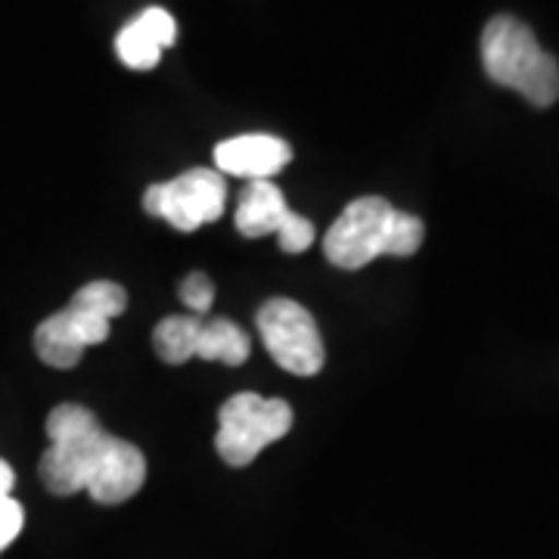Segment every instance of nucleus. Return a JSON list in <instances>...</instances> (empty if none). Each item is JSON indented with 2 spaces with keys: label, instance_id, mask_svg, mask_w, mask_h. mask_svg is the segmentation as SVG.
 <instances>
[{
  "label": "nucleus",
  "instance_id": "9b49d317",
  "mask_svg": "<svg viewBox=\"0 0 559 559\" xmlns=\"http://www.w3.org/2000/svg\"><path fill=\"white\" fill-rule=\"evenodd\" d=\"M178 38V22L162 7H146L138 20L128 22L116 38V53L128 69H156L162 60V50L171 47Z\"/></svg>",
  "mask_w": 559,
  "mask_h": 559
},
{
  "label": "nucleus",
  "instance_id": "1a4fd4ad",
  "mask_svg": "<svg viewBox=\"0 0 559 559\" xmlns=\"http://www.w3.org/2000/svg\"><path fill=\"white\" fill-rule=\"evenodd\" d=\"M237 230L249 240L277 237L280 249L289 255L305 252L314 242V224L289 212L286 197L274 180H249L237 202Z\"/></svg>",
  "mask_w": 559,
  "mask_h": 559
},
{
  "label": "nucleus",
  "instance_id": "0eeeda50",
  "mask_svg": "<svg viewBox=\"0 0 559 559\" xmlns=\"http://www.w3.org/2000/svg\"><path fill=\"white\" fill-rule=\"evenodd\" d=\"M227 180L215 168H190L178 178L150 183L143 193V209L153 218L168 221L180 234H193L202 224L224 215Z\"/></svg>",
  "mask_w": 559,
  "mask_h": 559
},
{
  "label": "nucleus",
  "instance_id": "f257e3e1",
  "mask_svg": "<svg viewBox=\"0 0 559 559\" xmlns=\"http://www.w3.org/2000/svg\"><path fill=\"white\" fill-rule=\"evenodd\" d=\"M50 448L40 457V481L50 495L69 498L87 491L103 507L138 495L146 481V457L138 444L109 436L94 411L60 404L47 417Z\"/></svg>",
  "mask_w": 559,
  "mask_h": 559
},
{
  "label": "nucleus",
  "instance_id": "f03ea898",
  "mask_svg": "<svg viewBox=\"0 0 559 559\" xmlns=\"http://www.w3.org/2000/svg\"><path fill=\"white\" fill-rule=\"evenodd\" d=\"M426 224L401 212L382 197H360L342 209V215L323 237V255L342 271H360L382 255L411 259L423 246Z\"/></svg>",
  "mask_w": 559,
  "mask_h": 559
},
{
  "label": "nucleus",
  "instance_id": "7ed1b4c3",
  "mask_svg": "<svg viewBox=\"0 0 559 559\" xmlns=\"http://www.w3.org/2000/svg\"><path fill=\"white\" fill-rule=\"evenodd\" d=\"M128 308V293L112 280H94L81 286L72 301L40 320L35 330V352L47 367L72 370L91 345H100L112 333V320Z\"/></svg>",
  "mask_w": 559,
  "mask_h": 559
},
{
  "label": "nucleus",
  "instance_id": "20e7f679",
  "mask_svg": "<svg viewBox=\"0 0 559 559\" xmlns=\"http://www.w3.org/2000/svg\"><path fill=\"white\" fill-rule=\"evenodd\" d=\"M481 66L495 84L516 91L538 109L559 100V62L516 16H495L485 25Z\"/></svg>",
  "mask_w": 559,
  "mask_h": 559
},
{
  "label": "nucleus",
  "instance_id": "9d476101",
  "mask_svg": "<svg viewBox=\"0 0 559 559\" xmlns=\"http://www.w3.org/2000/svg\"><path fill=\"white\" fill-rule=\"evenodd\" d=\"M293 159V146L274 134H240L215 146V171L234 178L271 180Z\"/></svg>",
  "mask_w": 559,
  "mask_h": 559
},
{
  "label": "nucleus",
  "instance_id": "6e6552de",
  "mask_svg": "<svg viewBox=\"0 0 559 559\" xmlns=\"http://www.w3.org/2000/svg\"><path fill=\"white\" fill-rule=\"evenodd\" d=\"M259 336L267 355L277 360L293 377H314L320 373L326 352L320 340L318 320L311 311L293 299H267L259 308Z\"/></svg>",
  "mask_w": 559,
  "mask_h": 559
},
{
  "label": "nucleus",
  "instance_id": "ddd939ff",
  "mask_svg": "<svg viewBox=\"0 0 559 559\" xmlns=\"http://www.w3.org/2000/svg\"><path fill=\"white\" fill-rule=\"evenodd\" d=\"M22 522H25V513H22L20 500L0 498V554L16 540V535L22 532Z\"/></svg>",
  "mask_w": 559,
  "mask_h": 559
},
{
  "label": "nucleus",
  "instance_id": "39448f33",
  "mask_svg": "<svg viewBox=\"0 0 559 559\" xmlns=\"http://www.w3.org/2000/svg\"><path fill=\"white\" fill-rule=\"evenodd\" d=\"M293 429V407L283 399H261L255 392H240L224 401L218 414V448L227 466H249L261 451Z\"/></svg>",
  "mask_w": 559,
  "mask_h": 559
},
{
  "label": "nucleus",
  "instance_id": "4468645a",
  "mask_svg": "<svg viewBox=\"0 0 559 559\" xmlns=\"http://www.w3.org/2000/svg\"><path fill=\"white\" fill-rule=\"evenodd\" d=\"M13 466L7 463V460H0V498H10V491H13Z\"/></svg>",
  "mask_w": 559,
  "mask_h": 559
},
{
  "label": "nucleus",
  "instance_id": "423d86ee",
  "mask_svg": "<svg viewBox=\"0 0 559 559\" xmlns=\"http://www.w3.org/2000/svg\"><path fill=\"white\" fill-rule=\"evenodd\" d=\"M153 348L165 364H187L190 358H202L240 367L249 360L252 342L249 333L234 320L171 314L156 323Z\"/></svg>",
  "mask_w": 559,
  "mask_h": 559
},
{
  "label": "nucleus",
  "instance_id": "f8f14e48",
  "mask_svg": "<svg viewBox=\"0 0 559 559\" xmlns=\"http://www.w3.org/2000/svg\"><path fill=\"white\" fill-rule=\"evenodd\" d=\"M180 299L187 301V308H193L197 314H205L215 301V286L202 271H193L190 277L180 283Z\"/></svg>",
  "mask_w": 559,
  "mask_h": 559
}]
</instances>
